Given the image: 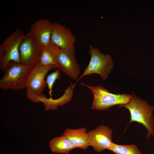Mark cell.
Returning a JSON list of instances; mask_svg holds the SVG:
<instances>
[{
	"label": "cell",
	"instance_id": "6da1fadb",
	"mask_svg": "<svg viewBox=\"0 0 154 154\" xmlns=\"http://www.w3.org/2000/svg\"><path fill=\"white\" fill-rule=\"evenodd\" d=\"M119 108L124 107L130 113L129 123L136 122L142 124L147 129V133L146 137L148 139L150 136H154V119L153 112L154 106L149 104L146 101L135 95H131L129 101L127 104L119 105Z\"/></svg>",
	"mask_w": 154,
	"mask_h": 154
},
{
	"label": "cell",
	"instance_id": "7a4b0ae2",
	"mask_svg": "<svg viewBox=\"0 0 154 154\" xmlns=\"http://www.w3.org/2000/svg\"><path fill=\"white\" fill-rule=\"evenodd\" d=\"M87 88L93 97L91 107L92 110H105L114 106L125 104L130 101L131 95L127 94H115L108 92L102 86H92L80 83Z\"/></svg>",
	"mask_w": 154,
	"mask_h": 154
},
{
	"label": "cell",
	"instance_id": "3957f363",
	"mask_svg": "<svg viewBox=\"0 0 154 154\" xmlns=\"http://www.w3.org/2000/svg\"><path fill=\"white\" fill-rule=\"evenodd\" d=\"M32 69L20 62L11 61L0 79V88L16 90L26 88L27 78Z\"/></svg>",
	"mask_w": 154,
	"mask_h": 154
},
{
	"label": "cell",
	"instance_id": "277c9868",
	"mask_svg": "<svg viewBox=\"0 0 154 154\" xmlns=\"http://www.w3.org/2000/svg\"><path fill=\"white\" fill-rule=\"evenodd\" d=\"M55 68L54 65L43 66L40 63L32 68L27 82L26 96L28 99L37 103H40V98L46 97L42 94L47 85L45 78L49 71Z\"/></svg>",
	"mask_w": 154,
	"mask_h": 154
},
{
	"label": "cell",
	"instance_id": "5b68a950",
	"mask_svg": "<svg viewBox=\"0 0 154 154\" xmlns=\"http://www.w3.org/2000/svg\"><path fill=\"white\" fill-rule=\"evenodd\" d=\"M88 51L90 55V62L76 83L85 76L92 74L99 75L102 80H105L113 68L114 63L111 56L105 54L92 45L89 46Z\"/></svg>",
	"mask_w": 154,
	"mask_h": 154
},
{
	"label": "cell",
	"instance_id": "8992f818",
	"mask_svg": "<svg viewBox=\"0 0 154 154\" xmlns=\"http://www.w3.org/2000/svg\"><path fill=\"white\" fill-rule=\"evenodd\" d=\"M23 31L17 29L6 38L0 46V68L5 72L11 61L20 62L19 47L24 37Z\"/></svg>",
	"mask_w": 154,
	"mask_h": 154
},
{
	"label": "cell",
	"instance_id": "52a82bcc",
	"mask_svg": "<svg viewBox=\"0 0 154 154\" xmlns=\"http://www.w3.org/2000/svg\"><path fill=\"white\" fill-rule=\"evenodd\" d=\"M43 46L29 32H27L20 45V63L32 68H34L40 63Z\"/></svg>",
	"mask_w": 154,
	"mask_h": 154
},
{
	"label": "cell",
	"instance_id": "ba28073f",
	"mask_svg": "<svg viewBox=\"0 0 154 154\" xmlns=\"http://www.w3.org/2000/svg\"><path fill=\"white\" fill-rule=\"evenodd\" d=\"M56 68L73 80H76L80 69L76 57L74 45L61 49L55 61Z\"/></svg>",
	"mask_w": 154,
	"mask_h": 154
},
{
	"label": "cell",
	"instance_id": "9c48e42d",
	"mask_svg": "<svg viewBox=\"0 0 154 154\" xmlns=\"http://www.w3.org/2000/svg\"><path fill=\"white\" fill-rule=\"evenodd\" d=\"M112 130L105 125L99 126L88 132L89 146L100 152L106 149L110 150L113 145Z\"/></svg>",
	"mask_w": 154,
	"mask_h": 154
},
{
	"label": "cell",
	"instance_id": "30bf717a",
	"mask_svg": "<svg viewBox=\"0 0 154 154\" xmlns=\"http://www.w3.org/2000/svg\"><path fill=\"white\" fill-rule=\"evenodd\" d=\"M76 41V37L69 28L57 23H53L51 42L63 49L74 45Z\"/></svg>",
	"mask_w": 154,
	"mask_h": 154
},
{
	"label": "cell",
	"instance_id": "8fae6325",
	"mask_svg": "<svg viewBox=\"0 0 154 154\" xmlns=\"http://www.w3.org/2000/svg\"><path fill=\"white\" fill-rule=\"evenodd\" d=\"M53 23L47 19H40L32 24L29 33L43 45L50 42Z\"/></svg>",
	"mask_w": 154,
	"mask_h": 154
},
{
	"label": "cell",
	"instance_id": "7c38bea8",
	"mask_svg": "<svg viewBox=\"0 0 154 154\" xmlns=\"http://www.w3.org/2000/svg\"><path fill=\"white\" fill-rule=\"evenodd\" d=\"M76 148L86 150L89 146L88 134L84 127L78 129L67 128L63 133Z\"/></svg>",
	"mask_w": 154,
	"mask_h": 154
},
{
	"label": "cell",
	"instance_id": "4fadbf2b",
	"mask_svg": "<svg viewBox=\"0 0 154 154\" xmlns=\"http://www.w3.org/2000/svg\"><path fill=\"white\" fill-rule=\"evenodd\" d=\"M76 84L75 83L71 82L65 90L63 95L58 99H53L52 98H48L46 97L41 98L40 101L43 103L45 111L56 110L58 106H63L69 102L72 98Z\"/></svg>",
	"mask_w": 154,
	"mask_h": 154
},
{
	"label": "cell",
	"instance_id": "5bb4252c",
	"mask_svg": "<svg viewBox=\"0 0 154 154\" xmlns=\"http://www.w3.org/2000/svg\"><path fill=\"white\" fill-rule=\"evenodd\" d=\"M49 147L54 153L68 154L76 148L68 138L64 135L55 137L50 141Z\"/></svg>",
	"mask_w": 154,
	"mask_h": 154
},
{
	"label": "cell",
	"instance_id": "9a60e30c",
	"mask_svg": "<svg viewBox=\"0 0 154 154\" xmlns=\"http://www.w3.org/2000/svg\"><path fill=\"white\" fill-rule=\"evenodd\" d=\"M60 50L50 42L44 45L39 63L43 66L51 65L55 66V60Z\"/></svg>",
	"mask_w": 154,
	"mask_h": 154
},
{
	"label": "cell",
	"instance_id": "2e32d148",
	"mask_svg": "<svg viewBox=\"0 0 154 154\" xmlns=\"http://www.w3.org/2000/svg\"><path fill=\"white\" fill-rule=\"evenodd\" d=\"M110 150L116 154H141L137 147L134 144L124 145L114 143Z\"/></svg>",
	"mask_w": 154,
	"mask_h": 154
},
{
	"label": "cell",
	"instance_id": "e0dca14e",
	"mask_svg": "<svg viewBox=\"0 0 154 154\" xmlns=\"http://www.w3.org/2000/svg\"><path fill=\"white\" fill-rule=\"evenodd\" d=\"M60 70L57 69L54 72L47 76L46 79V82L48 88L49 90V94L50 98H52V88L55 81L61 78Z\"/></svg>",
	"mask_w": 154,
	"mask_h": 154
}]
</instances>
